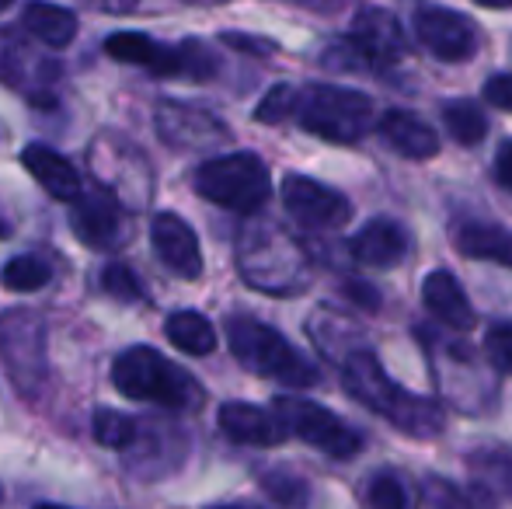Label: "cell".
Masks as SVG:
<instances>
[{"label": "cell", "instance_id": "cell-23", "mask_svg": "<svg viewBox=\"0 0 512 509\" xmlns=\"http://www.w3.org/2000/svg\"><path fill=\"white\" fill-rule=\"evenodd\" d=\"M168 342L185 356H209L216 349V328L206 314L199 311H175L164 321Z\"/></svg>", "mask_w": 512, "mask_h": 509}, {"label": "cell", "instance_id": "cell-33", "mask_svg": "<svg viewBox=\"0 0 512 509\" xmlns=\"http://www.w3.org/2000/svg\"><path fill=\"white\" fill-rule=\"evenodd\" d=\"M485 353L492 360L495 370L512 377V321H502V325H492L485 335Z\"/></svg>", "mask_w": 512, "mask_h": 509}, {"label": "cell", "instance_id": "cell-32", "mask_svg": "<svg viewBox=\"0 0 512 509\" xmlns=\"http://www.w3.org/2000/svg\"><path fill=\"white\" fill-rule=\"evenodd\" d=\"M178 46H182L185 77H189V81H209V77H216L220 60L209 53V46H203V42H196V39H185V42H178Z\"/></svg>", "mask_w": 512, "mask_h": 509}, {"label": "cell", "instance_id": "cell-35", "mask_svg": "<svg viewBox=\"0 0 512 509\" xmlns=\"http://www.w3.org/2000/svg\"><path fill=\"white\" fill-rule=\"evenodd\" d=\"M485 102L512 116V74H495L485 81Z\"/></svg>", "mask_w": 512, "mask_h": 509}, {"label": "cell", "instance_id": "cell-7", "mask_svg": "<svg viewBox=\"0 0 512 509\" xmlns=\"http://www.w3.org/2000/svg\"><path fill=\"white\" fill-rule=\"evenodd\" d=\"M0 367L21 394H35L46 381V321L39 311H0Z\"/></svg>", "mask_w": 512, "mask_h": 509}, {"label": "cell", "instance_id": "cell-18", "mask_svg": "<svg viewBox=\"0 0 512 509\" xmlns=\"http://www.w3.org/2000/svg\"><path fill=\"white\" fill-rule=\"evenodd\" d=\"M422 304L432 318L443 321L453 332H471L474 321H478L464 286L457 283V276H453L450 269H432L429 276L422 279Z\"/></svg>", "mask_w": 512, "mask_h": 509}, {"label": "cell", "instance_id": "cell-27", "mask_svg": "<svg viewBox=\"0 0 512 509\" xmlns=\"http://www.w3.org/2000/svg\"><path fill=\"white\" fill-rule=\"evenodd\" d=\"M366 506L370 509H411V489L398 471H373L366 482Z\"/></svg>", "mask_w": 512, "mask_h": 509}, {"label": "cell", "instance_id": "cell-44", "mask_svg": "<svg viewBox=\"0 0 512 509\" xmlns=\"http://www.w3.org/2000/svg\"><path fill=\"white\" fill-rule=\"evenodd\" d=\"M0 503H4V489H0Z\"/></svg>", "mask_w": 512, "mask_h": 509}, {"label": "cell", "instance_id": "cell-36", "mask_svg": "<svg viewBox=\"0 0 512 509\" xmlns=\"http://www.w3.org/2000/svg\"><path fill=\"white\" fill-rule=\"evenodd\" d=\"M342 293L352 300V304L363 307V311H380V293L373 290L370 283H363V279H349V283L342 286Z\"/></svg>", "mask_w": 512, "mask_h": 509}, {"label": "cell", "instance_id": "cell-16", "mask_svg": "<svg viewBox=\"0 0 512 509\" xmlns=\"http://www.w3.org/2000/svg\"><path fill=\"white\" fill-rule=\"evenodd\" d=\"M216 422H220V433L227 440L241 443V447H279L286 440V429L276 419V412L248 405V401H227V405H220Z\"/></svg>", "mask_w": 512, "mask_h": 509}, {"label": "cell", "instance_id": "cell-12", "mask_svg": "<svg viewBox=\"0 0 512 509\" xmlns=\"http://www.w3.org/2000/svg\"><path fill=\"white\" fill-rule=\"evenodd\" d=\"M283 206L297 224L324 231V227H342L352 217V203L342 192L314 182L307 175L283 178Z\"/></svg>", "mask_w": 512, "mask_h": 509}, {"label": "cell", "instance_id": "cell-19", "mask_svg": "<svg viewBox=\"0 0 512 509\" xmlns=\"http://www.w3.org/2000/svg\"><path fill=\"white\" fill-rule=\"evenodd\" d=\"M377 133L384 136V143L394 154L408 157V161H429V157L439 154L436 129L405 109H387L384 116L377 119Z\"/></svg>", "mask_w": 512, "mask_h": 509}, {"label": "cell", "instance_id": "cell-5", "mask_svg": "<svg viewBox=\"0 0 512 509\" xmlns=\"http://www.w3.org/2000/svg\"><path fill=\"white\" fill-rule=\"evenodd\" d=\"M192 185H196V192L206 203L223 206L230 213H255L272 196L269 164L258 154H251V150H237V154L206 161L192 175Z\"/></svg>", "mask_w": 512, "mask_h": 509}, {"label": "cell", "instance_id": "cell-10", "mask_svg": "<svg viewBox=\"0 0 512 509\" xmlns=\"http://www.w3.org/2000/svg\"><path fill=\"white\" fill-rule=\"evenodd\" d=\"M411 25H415L418 42L443 63H464L478 53V28L460 11H450V7H422Z\"/></svg>", "mask_w": 512, "mask_h": 509}, {"label": "cell", "instance_id": "cell-43", "mask_svg": "<svg viewBox=\"0 0 512 509\" xmlns=\"http://www.w3.org/2000/svg\"><path fill=\"white\" fill-rule=\"evenodd\" d=\"M4 234H7V224H4V220H0V238H4Z\"/></svg>", "mask_w": 512, "mask_h": 509}, {"label": "cell", "instance_id": "cell-1", "mask_svg": "<svg viewBox=\"0 0 512 509\" xmlns=\"http://www.w3.org/2000/svg\"><path fill=\"white\" fill-rule=\"evenodd\" d=\"M342 381L345 391L370 412L384 415L398 433L411 436V440H436L446 429L443 408L436 401L422 398V394L405 391L398 381H391L380 360L370 349H352L342 360Z\"/></svg>", "mask_w": 512, "mask_h": 509}, {"label": "cell", "instance_id": "cell-29", "mask_svg": "<svg viewBox=\"0 0 512 509\" xmlns=\"http://www.w3.org/2000/svg\"><path fill=\"white\" fill-rule=\"evenodd\" d=\"M91 433L108 450H126L136 440V422L129 415L115 412V408H98L95 422H91Z\"/></svg>", "mask_w": 512, "mask_h": 509}, {"label": "cell", "instance_id": "cell-11", "mask_svg": "<svg viewBox=\"0 0 512 509\" xmlns=\"http://www.w3.org/2000/svg\"><path fill=\"white\" fill-rule=\"evenodd\" d=\"M70 231L88 248L108 252L129 238V220L112 192H81L70 206Z\"/></svg>", "mask_w": 512, "mask_h": 509}, {"label": "cell", "instance_id": "cell-4", "mask_svg": "<svg viewBox=\"0 0 512 509\" xmlns=\"http://www.w3.org/2000/svg\"><path fill=\"white\" fill-rule=\"evenodd\" d=\"M293 119L307 133L321 136L328 143H359L377 126V105L370 95L338 84H310L297 91Z\"/></svg>", "mask_w": 512, "mask_h": 509}, {"label": "cell", "instance_id": "cell-31", "mask_svg": "<svg viewBox=\"0 0 512 509\" xmlns=\"http://www.w3.org/2000/svg\"><path fill=\"white\" fill-rule=\"evenodd\" d=\"M293 105H297V88H290V84H276V88L258 102L255 119L258 123L276 126V123H283V119L293 116Z\"/></svg>", "mask_w": 512, "mask_h": 509}, {"label": "cell", "instance_id": "cell-30", "mask_svg": "<svg viewBox=\"0 0 512 509\" xmlns=\"http://www.w3.org/2000/svg\"><path fill=\"white\" fill-rule=\"evenodd\" d=\"M425 496H429L432 509H485V503H481L478 496H471V492L457 489L453 482L436 478V475L425 478Z\"/></svg>", "mask_w": 512, "mask_h": 509}, {"label": "cell", "instance_id": "cell-34", "mask_svg": "<svg viewBox=\"0 0 512 509\" xmlns=\"http://www.w3.org/2000/svg\"><path fill=\"white\" fill-rule=\"evenodd\" d=\"M102 286L119 300H140L143 297L140 279L133 276V269H129V265H119V262L108 265V269L102 272Z\"/></svg>", "mask_w": 512, "mask_h": 509}, {"label": "cell", "instance_id": "cell-14", "mask_svg": "<svg viewBox=\"0 0 512 509\" xmlns=\"http://www.w3.org/2000/svg\"><path fill=\"white\" fill-rule=\"evenodd\" d=\"M157 133L164 143L178 150H203L213 147L227 136V129L216 123L209 112L182 102H161L157 105Z\"/></svg>", "mask_w": 512, "mask_h": 509}, {"label": "cell", "instance_id": "cell-24", "mask_svg": "<svg viewBox=\"0 0 512 509\" xmlns=\"http://www.w3.org/2000/svg\"><path fill=\"white\" fill-rule=\"evenodd\" d=\"M443 123L460 147H478L488 133L485 112H481L474 102H467V98H453V102L443 105Z\"/></svg>", "mask_w": 512, "mask_h": 509}, {"label": "cell", "instance_id": "cell-40", "mask_svg": "<svg viewBox=\"0 0 512 509\" xmlns=\"http://www.w3.org/2000/svg\"><path fill=\"white\" fill-rule=\"evenodd\" d=\"M35 509H67V506H53V503H39Z\"/></svg>", "mask_w": 512, "mask_h": 509}, {"label": "cell", "instance_id": "cell-20", "mask_svg": "<svg viewBox=\"0 0 512 509\" xmlns=\"http://www.w3.org/2000/svg\"><path fill=\"white\" fill-rule=\"evenodd\" d=\"M21 164H25L28 175H32L49 196L60 199V203H74L84 192L81 175H77L74 164L63 154H56V150L42 147V143H28V147L21 150Z\"/></svg>", "mask_w": 512, "mask_h": 509}, {"label": "cell", "instance_id": "cell-21", "mask_svg": "<svg viewBox=\"0 0 512 509\" xmlns=\"http://www.w3.org/2000/svg\"><path fill=\"white\" fill-rule=\"evenodd\" d=\"M453 245L464 258H478V262H495L512 269V231L502 224L464 220V224L453 227Z\"/></svg>", "mask_w": 512, "mask_h": 509}, {"label": "cell", "instance_id": "cell-41", "mask_svg": "<svg viewBox=\"0 0 512 509\" xmlns=\"http://www.w3.org/2000/svg\"><path fill=\"white\" fill-rule=\"evenodd\" d=\"M209 509H251V506H209Z\"/></svg>", "mask_w": 512, "mask_h": 509}, {"label": "cell", "instance_id": "cell-25", "mask_svg": "<svg viewBox=\"0 0 512 509\" xmlns=\"http://www.w3.org/2000/svg\"><path fill=\"white\" fill-rule=\"evenodd\" d=\"M471 464L474 478H478L481 489H492V492H502V496L512 499V454L509 450H474L467 457Z\"/></svg>", "mask_w": 512, "mask_h": 509}, {"label": "cell", "instance_id": "cell-38", "mask_svg": "<svg viewBox=\"0 0 512 509\" xmlns=\"http://www.w3.org/2000/svg\"><path fill=\"white\" fill-rule=\"evenodd\" d=\"M223 42L227 46H234V49H244V53H251V56H269L272 49V42H265V39H248V35H223Z\"/></svg>", "mask_w": 512, "mask_h": 509}, {"label": "cell", "instance_id": "cell-6", "mask_svg": "<svg viewBox=\"0 0 512 509\" xmlns=\"http://www.w3.org/2000/svg\"><path fill=\"white\" fill-rule=\"evenodd\" d=\"M248 286L265 293H297L307 286V258L276 227H251L237 252Z\"/></svg>", "mask_w": 512, "mask_h": 509}, {"label": "cell", "instance_id": "cell-15", "mask_svg": "<svg viewBox=\"0 0 512 509\" xmlns=\"http://www.w3.org/2000/svg\"><path fill=\"white\" fill-rule=\"evenodd\" d=\"M105 53L115 63L143 67L157 77H185V56L182 46H164L143 32H115L105 39Z\"/></svg>", "mask_w": 512, "mask_h": 509}, {"label": "cell", "instance_id": "cell-28", "mask_svg": "<svg viewBox=\"0 0 512 509\" xmlns=\"http://www.w3.org/2000/svg\"><path fill=\"white\" fill-rule=\"evenodd\" d=\"M262 489L286 509H307L310 506V485L297 475V471H286V468L269 471V475H262Z\"/></svg>", "mask_w": 512, "mask_h": 509}, {"label": "cell", "instance_id": "cell-9", "mask_svg": "<svg viewBox=\"0 0 512 509\" xmlns=\"http://www.w3.org/2000/svg\"><path fill=\"white\" fill-rule=\"evenodd\" d=\"M349 56V67H391L405 56L408 39L405 25H401L398 14H391L387 7H363V11L352 18L349 39L342 42Z\"/></svg>", "mask_w": 512, "mask_h": 509}, {"label": "cell", "instance_id": "cell-26", "mask_svg": "<svg viewBox=\"0 0 512 509\" xmlns=\"http://www.w3.org/2000/svg\"><path fill=\"white\" fill-rule=\"evenodd\" d=\"M53 279V265L39 255H18L0 269V283L11 293H35Z\"/></svg>", "mask_w": 512, "mask_h": 509}, {"label": "cell", "instance_id": "cell-22", "mask_svg": "<svg viewBox=\"0 0 512 509\" xmlns=\"http://www.w3.org/2000/svg\"><path fill=\"white\" fill-rule=\"evenodd\" d=\"M21 25L35 42L49 49H67L77 39V14L70 7L49 4V0H32L21 11Z\"/></svg>", "mask_w": 512, "mask_h": 509}, {"label": "cell", "instance_id": "cell-2", "mask_svg": "<svg viewBox=\"0 0 512 509\" xmlns=\"http://www.w3.org/2000/svg\"><path fill=\"white\" fill-rule=\"evenodd\" d=\"M112 384L126 398L150 401V405L171 408V412H192L203 405V387L196 377L150 346L122 349L112 360Z\"/></svg>", "mask_w": 512, "mask_h": 509}, {"label": "cell", "instance_id": "cell-17", "mask_svg": "<svg viewBox=\"0 0 512 509\" xmlns=\"http://www.w3.org/2000/svg\"><path fill=\"white\" fill-rule=\"evenodd\" d=\"M349 252L366 269H394L408 255V234L398 220L373 217L352 234Z\"/></svg>", "mask_w": 512, "mask_h": 509}, {"label": "cell", "instance_id": "cell-8", "mask_svg": "<svg viewBox=\"0 0 512 509\" xmlns=\"http://www.w3.org/2000/svg\"><path fill=\"white\" fill-rule=\"evenodd\" d=\"M272 412L283 422L286 436H297L307 447L321 450V454L335 457V461H349V457H356L363 450V436L345 419H338L331 408L317 405V401L297 398V394H279L272 401Z\"/></svg>", "mask_w": 512, "mask_h": 509}, {"label": "cell", "instance_id": "cell-37", "mask_svg": "<svg viewBox=\"0 0 512 509\" xmlns=\"http://www.w3.org/2000/svg\"><path fill=\"white\" fill-rule=\"evenodd\" d=\"M495 182L512 192V140H506L495 154Z\"/></svg>", "mask_w": 512, "mask_h": 509}, {"label": "cell", "instance_id": "cell-39", "mask_svg": "<svg viewBox=\"0 0 512 509\" xmlns=\"http://www.w3.org/2000/svg\"><path fill=\"white\" fill-rule=\"evenodd\" d=\"M481 7H512V0H474Z\"/></svg>", "mask_w": 512, "mask_h": 509}, {"label": "cell", "instance_id": "cell-13", "mask_svg": "<svg viewBox=\"0 0 512 509\" xmlns=\"http://www.w3.org/2000/svg\"><path fill=\"white\" fill-rule=\"evenodd\" d=\"M150 245H154L164 269H171L175 276H203V248H199L196 231L178 213H157L150 220Z\"/></svg>", "mask_w": 512, "mask_h": 509}, {"label": "cell", "instance_id": "cell-42", "mask_svg": "<svg viewBox=\"0 0 512 509\" xmlns=\"http://www.w3.org/2000/svg\"><path fill=\"white\" fill-rule=\"evenodd\" d=\"M7 7H11V0H0V14H4V11H7Z\"/></svg>", "mask_w": 512, "mask_h": 509}, {"label": "cell", "instance_id": "cell-3", "mask_svg": "<svg viewBox=\"0 0 512 509\" xmlns=\"http://www.w3.org/2000/svg\"><path fill=\"white\" fill-rule=\"evenodd\" d=\"M227 346L234 360L258 377H269L283 387H297V391L317 384L314 363L297 346H290L283 332H276L258 318H248V314L227 318Z\"/></svg>", "mask_w": 512, "mask_h": 509}]
</instances>
